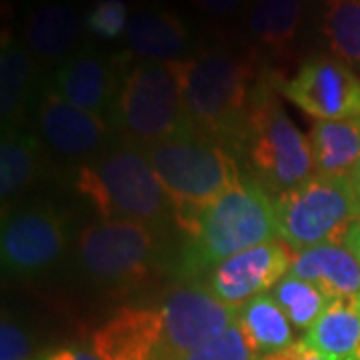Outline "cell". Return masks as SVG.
I'll use <instances>...</instances> for the list:
<instances>
[{"label":"cell","mask_w":360,"mask_h":360,"mask_svg":"<svg viewBox=\"0 0 360 360\" xmlns=\"http://www.w3.org/2000/svg\"><path fill=\"white\" fill-rule=\"evenodd\" d=\"M296 252L283 240H270L226 258L208 272L206 286L224 304L240 309L274 288L290 272Z\"/></svg>","instance_id":"7c38bea8"},{"label":"cell","mask_w":360,"mask_h":360,"mask_svg":"<svg viewBox=\"0 0 360 360\" xmlns=\"http://www.w3.org/2000/svg\"><path fill=\"white\" fill-rule=\"evenodd\" d=\"M130 51L142 60L174 63L188 58L191 30L179 14L162 6H142L130 14L127 28Z\"/></svg>","instance_id":"e0dca14e"},{"label":"cell","mask_w":360,"mask_h":360,"mask_svg":"<svg viewBox=\"0 0 360 360\" xmlns=\"http://www.w3.org/2000/svg\"><path fill=\"white\" fill-rule=\"evenodd\" d=\"M352 182H354V186H356V191H359L360 194V162L359 167H356V170H354V174H352Z\"/></svg>","instance_id":"d6a6232c"},{"label":"cell","mask_w":360,"mask_h":360,"mask_svg":"<svg viewBox=\"0 0 360 360\" xmlns=\"http://www.w3.org/2000/svg\"><path fill=\"white\" fill-rule=\"evenodd\" d=\"M278 236L274 200L257 180L236 186L206 206L180 252V274L194 281L226 258Z\"/></svg>","instance_id":"7a4b0ae2"},{"label":"cell","mask_w":360,"mask_h":360,"mask_svg":"<svg viewBox=\"0 0 360 360\" xmlns=\"http://www.w3.org/2000/svg\"><path fill=\"white\" fill-rule=\"evenodd\" d=\"M246 0H193V4L208 16L214 18H226L240 11Z\"/></svg>","instance_id":"4dcf8cb0"},{"label":"cell","mask_w":360,"mask_h":360,"mask_svg":"<svg viewBox=\"0 0 360 360\" xmlns=\"http://www.w3.org/2000/svg\"><path fill=\"white\" fill-rule=\"evenodd\" d=\"M350 248H352V250L356 252V257L360 258V232H359V234H356V238L352 240V245H350Z\"/></svg>","instance_id":"836d02e7"},{"label":"cell","mask_w":360,"mask_h":360,"mask_svg":"<svg viewBox=\"0 0 360 360\" xmlns=\"http://www.w3.org/2000/svg\"><path fill=\"white\" fill-rule=\"evenodd\" d=\"M302 20V0H252L246 16V30L260 46L281 54L295 44Z\"/></svg>","instance_id":"603a6c76"},{"label":"cell","mask_w":360,"mask_h":360,"mask_svg":"<svg viewBox=\"0 0 360 360\" xmlns=\"http://www.w3.org/2000/svg\"><path fill=\"white\" fill-rule=\"evenodd\" d=\"M46 360H101L96 354H90L84 350H78V348H65V350H58L51 354Z\"/></svg>","instance_id":"1f68e13d"},{"label":"cell","mask_w":360,"mask_h":360,"mask_svg":"<svg viewBox=\"0 0 360 360\" xmlns=\"http://www.w3.org/2000/svg\"><path fill=\"white\" fill-rule=\"evenodd\" d=\"M335 360H360V295L338 296L302 338Z\"/></svg>","instance_id":"d6986e66"},{"label":"cell","mask_w":360,"mask_h":360,"mask_svg":"<svg viewBox=\"0 0 360 360\" xmlns=\"http://www.w3.org/2000/svg\"><path fill=\"white\" fill-rule=\"evenodd\" d=\"M165 321L162 310L124 307L92 336L101 360H158Z\"/></svg>","instance_id":"9a60e30c"},{"label":"cell","mask_w":360,"mask_h":360,"mask_svg":"<svg viewBox=\"0 0 360 360\" xmlns=\"http://www.w3.org/2000/svg\"><path fill=\"white\" fill-rule=\"evenodd\" d=\"M283 94L319 120L360 118L359 75L335 56L307 58L295 77L283 82Z\"/></svg>","instance_id":"30bf717a"},{"label":"cell","mask_w":360,"mask_h":360,"mask_svg":"<svg viewBox=\"0 0 360 360\" xmlns=\"http://www.w3.org/2000/svg\"><path fill=\"white\" fill-rule=\"evenodd\" d=\"M108 122L139 148L194 132L174 63L136 60L124 65Z\"/></svg>","instance_id":"5b68a950"},{"label":"cell","mask_w":360,"mask_h":360,"mask_svg":"<svg viewBox=\"0 0 360 360\" xmlns=\"http://www.w3.org/2000/svg\"><path fill=\"white\" fill-rule=\"evenodd\" d=\"M158 240L148 224L134 220H101L78 236V262L90 281L127 292L150 281Z\"/></svg>","instance_id":"ba28073f"},{"label":"cell","mask_w":360,"mask_h":360,"mask_svg":"<svg viewBox=\"0 0 360 360\" xmlns=\"http://www.w3.org/2000/svg\"><path fill=\"white\" fill-rule=\"evenodd\" d=\"M314 174L352 179L360 162V118L319 120L310 132Z\"/></svg>","instance_id":"ffe728a7"},{"label":"cell","mask_w":360,"mask_h":360,"mask_svg":"<svg viewBox=\"0 0 360 360\" xmlns=\"http://www.w3.org/2000/svg\"><path fill=\"white\" fill-rule=\"evenodd\" d=\"M272 296L290 324L300 330L312 328V324L319 321V316L330 302V298L316 284L298 278L290 272L272 288Z\"/></svg>","instance_id":"484cf974"},{"label":"cell","mask_w":360,"mask_h":360,"mask_svg":"<svg viewBox=\"0 0 360 360\" xmlns=\"http://www.w3.org/2000/svg\"><path fill=\"white\" fill-rule=\"evenodd\" d=\"M130 13L124 0H94L84 16L90 34L103 40H116L127 34Z\"/></svg>","instance_id":"4316f807"},{"label":"cell","mask_w":360,"mask_h":360,"mask_svg":"<svg viewBox=\"0 0 360 360\" xmlns=\"http://www.w3.org/2000/svg\"><path fill=\"white\" fill-rule=\"evenodd\" d=\"M84 20L66 0H44L30 8L22 25V42L44 63L70 58L82 39Z\"/></svg>","instance_id":"2e32d148"},{"label":"cell","mask_w":360,"mask_h":360,"mask_svg":"<svg viewBox=\"0 0 360 360\" xmlns=\"http://www.w3.org/2000/svg\"><path fill=\"white\" fill-rule=\"evenodd\" d=\"M278 78L260 77L246 118V156L255 180L274 198L300 186L314 174L312 144L276 96Z\"/></svg>","instance_id":"8992f818"},{"label":"cell","mask_w":360,"mask_h":360,"mask_svg":"<svg viewBox=\"0 0 360 360\" xmlns=\"http://www.w3.org/2000/svg\"><path fill=\"white\" fill-rule=\"evenodd\" d=\"M42 141L66 158H94L106 150L110 122L70 104L51 86L44 89L37 110Z\"/></svg>","instance_id":"4fadbf2b"},{"label":"cell","mask_w":360,"mask_h":360,"mask_svg":"<svg viewBox=\"0 0 360 360\" xmlns=\"http://www.w3.org/2000/svg\"><path fill=\"white\" fill-rule=\"evenodd\" d=\"M162 345L158 360H179L220 336L238 321L240 309L224 304L208 286L186 281L162 302Z\"/></svg>","instance_id":"9c48e42d"},{"label":"cell","mask_w":360,"mask_h":360,"mask_svg":"<svg viewBox=\"0 0 360 360\" xmlns=\"http://www.w3.org/2000/svg\"><path fill=\"white\" fill-rule=\"evenodd\" d=\"M321 32L335 58L360 68V0H326Z\"/></svg>","instance_id":"d4e9b609"},{"label":"cell","mask_w":360,"mask_h":360,"mask_svg":"<svg viewBox=\"0 0 360 360\" xmlns=\"http://www.w3.org/2000/svg\"><path fill=\"white\" fill-rule=\"evenodd\" d=\"M276 231L295 252L321 245H352L360 232V194L352 179L312 174L274 196Z\"/></svg>","instance_id":"52a82bcc"},{"label":"cell","mask_w":360,"mask_h":360,"mask_svg":"<svg viewBox=\"0 0 360 360\" xmlns=\"http://www.w3.org/2000/svg\"><path fill=\"white\" fill-rule=\"evenodd\" d=\"M252 350L246 345L243 330L238 324H232L229 330L208 340L206 345L193 350L191 354L179 360H257Z\"/></svg>","instance_id":"83f0119b"},{"label":"cell","mask_w":360,"mask_h":360,"mask_svg":"<svg viewBox=\"0 0 360 360\" xmlns=\"http://www.w3.org/2000/svg\"><path fill=\"white\" fill-rule=\"evenodd\" d=\"M65 248V222L51 208H25L11 214L2 224V266L11 274H40L60 260Z\"/></svg>","instance_id":"8fae6325"},{"label":"cell","mask_w":360,"mask_h":360,"mask_svg":"<svg viewBox=\"0 0 360 360\" xmlns=\"http://www.w3.org/2000/svg\"><path fill=\"white\" fill-rule=\"evenodd\" d=\"M174 66L194 132L224 146H243L252 94L260 80L257 63L214 46L174 60Z\"/></svg>","instance_id":"6da1fadb"},{"label":"cell","mask_w":360,"mask_h":360,"mask_svg":"<svg viewBox=\"0 0 360 360\" xmlns=\"http://www.w3.org/2000/svg\"><path fill=\"white\" fill-rule=\"evenodd\" d=\"M257 360H335L326 354L319 352L316 348H312L310 345H307L304 340L300 342H295L292 347L284 348L276 354H270V356H260Z\"/></svg>","instance_id":"f546056e"},{"label":"cell","mask_w":360,"mask_h":360,"mask_svg":"<svg viewBox=\"0 0 360 360\" xmlns=\"http://www.w3.org/2000/svg\"><path fill=\"white\" fill-rule=\"evenodd\" d=\"M34 56L11 32L2 37L0 51V115L2 129L13 130L20 124L26 103L34 86Z\"/></svg>","instance_id":"44dd1931"},{"label":"cell","mask_w":360,"mask_h":360,"mask_svg":"<svg viewBox=\"0 0 360 360\" xmlns=\"http://www.w3.org/2000/svg\"><path fill=\"white\" fill-rule=\"evenodd\" d=\"M39 162L40 142L32 132L4 130L0 144V198L4 208L34 184Z\"/></svg>","instance_id":"cb8c5ba5"},{"label":"cell","mask_w":360,"mask_h":360,"mask_svg":"<svg viewBox=\"0 0 360 360\" xmlns=\"http://www.w3.org/2000/svg\"><path fill=\"white\" fill-rule=\"evenodd\" d=\"M290 274L316 284L330 300L360 295V258L342 245H321L296 252Z\"/></svg>","instance_id":"ac0fdd59"},{"label":"cell","mask_w":360,"mask_h":360,"mask_svg":"<svg viewBox=\"0 0 360 360\" xmlns=\"http://www.w3.org/2000/svg\"><path fill=\"white\" fill-rule=\"evenodd\" d=\"M168 196L172 220L191 234L206 206L236 186L243 176L229 146L198 132L144 148Z\"/></svg>","instance_id":"3957f363"},{"label":"cell","mask_w":360,"mask_h":360,"mask_svg":"<svg viewBox=\"0 0 360 360\" xmlns=\"http://www.w3.org/2000/svg\"><path fill=\"white\" fill-rule=\"evenodd\" d=\"M124 58H106L94 51H82L66 58L56 68L51 89L56 90L70 104L90 115L110 116Z\"/></svg>","instance_id":"5bb4252c"},{"label":"cell","mask_w":360,"mask_h":360,"mask_svg":"<svg viewBox=\"0 0 360 360\" xmlns=\"http://www.w3.org/2000/svg\"><path fill=\"white\" fill-rule=\"evenodd\" d=\"M30 354L32 347L25 328L4 316L0 324V360H28Z\"/></svg>","instance_id":"f1b7e54d"},{"label":"cell","mask_w":360,"mask_h":360,"mask_svg":"<svg viewBox=\"0 0 360 360\" xmlns=\"http://www.w3.org/2000/svg\"><path fill=\"white\" fill-rule=\"evenodd\" d=\"M77 193L86 198L103 220H134L153 226L172 210L144 148L134 144L106 148L75 176Z\"/></svg>","instance_id":"277c9868"},{"label":"cell","mask_w":360,"mask_h":360,"mask_svg":"<svg viewBox=\"0 0 360 360\" xmlns=\"http://www.w3.org/2000/svg\"><path fill=\"white\" fill-rule=\"evenodd\" d=\"M238 328L255 356H270L295 345L292 324L272 295H258L238 312Z\"/></svg>","instance_id":"7402d4cb"}]
</instances>
